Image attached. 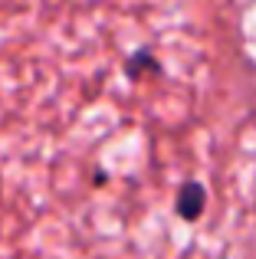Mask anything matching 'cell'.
I'll return each mask as SVG.
<instances>
[{"label":"cell","mask_w":256,"mask_h":259,"mask_svg":"<svg viewBox=\"0 0 256 259\" xmlns=\"http://www.w3.org/2000/svg\"><path fill=\"white\" fill-rule=\"evenodd\" d=\"M207 210V190L200 181H184L178 187V197H174V213L187 223H197Z\"/></svg>","instance_id":"obj_1"},{"label":"cell","mask_w":256,"mask_h":259,"mask_svg":"<svg viewBox=\"0 0 256 259\" xmlns=\"http://www.w3.org/2000/svg\"><path fill=\"white\" fill-rule=\"evenodd\" d=\"M154 69H158V63H154V56H151L148 50H138V53H135V56L125 63V76H128V79H141L145 72H154Z\"/></svg>","instance_id":"obj_2"}]
</instances>
